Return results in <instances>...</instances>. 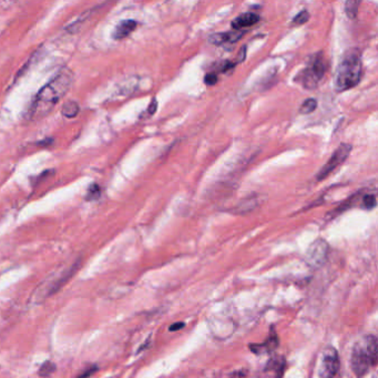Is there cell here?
<instances>
[{"mask_svg":"<svg viewBox=\"0 0 378 378\" xmlns=\"http://www.w3.org/2000/svg\"><path fill=\"white\" fill-rule=\"evenodd\" d=\"M183 326H185L183 323H177V324H174V325H172L171 328H170V331H177V330L183 328Z\"/></svg>","mask_w":378,"mask_h":378,"instance_id":"21","label":"cell"},{"mask_svg":"<svg viewBox=\"0 0 378 378\" xmlns=\"http://www.w3.org/2000/svg\"><path fill=\"white\" fill-rule=\"evenodd\" d=\"M339 354L333 348H328L323 354L322 364L319 370L321 378H333L339 372Z\"/></svg>","mask_w":378,"mask_h":378,"instance_id":"6","label":"cell"},{"mask_svg":"<svg viewBox=\"0 0 378 378\" xmlns=\"http://www.w3.org/2000/svg\"><path fill=\"white\" fill-rule=\"evenodd\" d=\"M350 152H352V146H350V144H348V143H343V144H341V146L335 150L333 155L330 158V160H328L325 166L321 169V171H319V174L316 176L317 181L325 180L337 167L341 166L342 163L345 162V160L348 159Z\"/></svg>","mask_w":378,"mask_h":378,"instance_id":"5","label":"cell"},{"mask_svg":"<svg viewBox=\"0 0 378 378\" xmlns=\"http://www.w3.org/2000/svg\"><path fill=\"white\" fill-rule=\"evenodd\" d=\"M328 245L325 241L319 240V241L314 242L308 249V261L314 264L323 263V261L325 260L326 255H328Z\"/></svg>","mask_w":378,"mask_h":378,"instance_id":"8","label":"cell"},{"mask_svg":"<svg viewBox=\"0 0 378 378\" xmlns=\"http://www.w3.org/2000/svg\"><path fill=\"white\" fill-rule=\"evenodd\" d=\"M324 75H325V62L323 60L322 55H316L308 62L305 69L301 73L299 82L306 89H314L317 87V84L322 80Z\"/></svg>","mask_w":378,"mask_h":378,"instance_id":"4","label":"cell"},{"mask_svg":"<svg viewBox=\"0 0 378 378\" xmlns=\"http://www.w3.org/2000/svg\"><path fill=\"white\" fill-rule=\"evenodd\" d=\"M377 359V342L374 337H367L356 345L352 353V367L356 375L366 374L370 366L375 364Z\"/></svg>","mask_w":378,"mask_h":378,"instance_id":"3","label":"cell"},{"mask_svg":"<svg viewBox=\"0 0 378 378\" xmlns=\"http://www.w3.org/2000/svg\"><path fill=\"white\" fill-rule=\"evenodd\" d=\"M242 35H243V32H225V34L212 35L209 38V41L216 46L223 45L225 42L233 44V42L238 41L241 38Z\"/></svg>","mask_w":378,"mask_h":378,"instance_id":"11","label":"cell"},{"mask_svg":"<svg viewBox=\"0 0 378 378\" xmlns=\"http://www.w3.org/2000/svg\"><path fill=\"white\" fill-rule=\"evenodd\" d=\"M317 106V101L315 99L311 98L303 102L302 106L300 108V113L302 115H308L315 111Z\"/></svg>","mask_w":378,"mask_h":378,"instance_id":"14","label":"cell"},{"mask_svg":"<svg viewBox=\"0 0 378 378\" xmlns=\"http://www.w3.org/2000/svg\"><path fill=\"white\" fill-rule=\"evenodd\" d=\"M205 82L207 86H214L218 82V76L216 73H207L205 78Z\"/></svg>","mask_w":378,"mask_h":378,"instance_id":"19","label":"cell"},{"mask_svg":"<svg viewBox=\"0 0 378 378\" xmlns=\"http://www.w3.org/2000/svg\"><path fill=\"white\" fill-rule=\"evenodd\" d=\"M80 111V106L75 101H67L62 108V113L66 118H75Z\"/></svg>","mask_w":378,"mask_h":378,"instance_id":"12","label":"cell"},{"mask_svg":"<svg viewBox=\"0 0 378 378\" xmlns=\"http://www.w3.org/2000/svg\"><path fill=\"white\" fill-rule=\"evenodd\" d=\"M359 5H361V3L355 1V0H350V1L345 3V12H346L350 19H354L356 17V15L359 12Z\"/></svg>","mask_w":378,"mask_h":378,"instance_id":"13","label":"cell"},{"mask_svg":"<svg viewBox=\"0 0 378 378\" xmlns=\"http://www.w3.org/2000/svg\"><path fill=\"white\" fill-rule=\"evenodd\" d=\"M157 106H158L157 100H155V99H153V100H152L151 104H150V106H149L148 108L149 115H153V113H155V111H157Z\"/></svg>","mask_w":378,"mask_h":378,"instance_id":"20","label":"cell"},{"mask_svg":"<svg viewBox=\"0 0 378 378\" xmlns=\"http://www.w3.org/2000/svg\"><path fill=\"white\" fill-rule=\"evenodd\" d=\"M260 17L258 15L253 14V12H247V14L241 15L238 18L233 20L232 27L234 29L245 28V27H251V26L255 25L258 23Z\"/></svg>","mask_w":378,"mask_h":378,"instance_id":"10","label":"cell"},{"mask_svg":"<svg viewBox=\"0 0 378 378\" xmlns=\"http://www.w3.org/2000/svg\"><path fill=\"white\" fill-rule=\"evenodd\" d=\"M244 51H247V48L245 47L242 48V50L240 51V53H241V55H240V58H238V60H240V62H242V60H244V58H245V55H244Z\"/></svg>","mask_w":378,"mask_h":378,"instance_id":"22","label":"cell"},{"mask_svg":"<svg viewBox=\"0 0 378 378\" xmlns=\"http://www.w3.org/2000/svg\"><path fill=\"white\" fill-rule=\"evenodd\" d=\"M101 189L99 185H93L90 187L89 190L87 192L88 200H95L100 198Z\"/></svg>","mask_w":378,"mask_h":378,"instance_id":"17","label":"cell"},{"mask_svg":"<svg viewBox=\"0 0 378 378\" xmlns=\"http://www.w3.org/2000/svg\"><path fill=\"white\" fill-rule=\"evenodd\" d=\"M361 78V53L357 49H350L345 53L342 62L337 67L334 88L339 93L356 87Z\"/></svg>","mask_w":378,"mask_h":378,"instance_id":"2","label":"cell"},{"mask_svg":"<svg viewBox=\"0 0 378 378\" xmlns=\"http://www.w3.org/2000/svg\"><path fill=\"white\" fill-rule=\"evenodd\" d=\"M137 25V21H135V20L129 19L121 21L120 23L115 26V30L113 32V38L117 40L124 39L135 30Z\"/></svg>","mask_w":378,"mask_h":378,"instance_id":"9","label":"cell"},{"mask_svg":"<svg viewBox=\"0 0 378 378\" xmlns=\"http://www.w3.org/2000/svg\"><path fill=\"white\" fill-rule=\"evenodd\" d=\"M69 276L70 275H65L64 273L62 275H53V278H47L35 292L34 297L36 301L39 299H47L48 296L53 295L64 284V282L69 278Z\"/></svg>","mask_w":378,"mask_h":378,"instance_id":"7","label":"cell"},{"mask_svg":"<svg viewBox=\"0 0 378 378\" xmlns=\"http://www.w3.org/2000/svg\"><path fill=\"white\" fill-rule=\"evenodd\" d=\"M377 205V200H376V196L374 194H366V196L363 198V207L366 209V210H372L374 207Z\"/></svg>","mask_w":378,"mask_h":378,"instance_id":"15","label":"cell"},{"mask_svg":"<svg viewBox=\"0 0 378 378\" xmlns=\"http://www.w3.org/2000/svg\"><path fill=\"white\" fill-rule=\"evenodd\" d=\"M56 366L51 363V361H47L45 364L42 365L41 368H40V375L41 376H49L51 372H53Z\"/></svg>","mask_w":378,"mask_h":378,"instance_id":"18","label":"cell"},{"mask_svg":"<svg viewBox=\"0 0 378 378\" xmlns=\"http://www.w3.org/2000/svg\"><path fill=\"white\" fill-rule=\"evenodd\" d=\"M73 84V73L65 68L37 93L28 111L29 120H40L53 111Z\"/></svg>","mask_w":378,"mask_h":378,"instance_id":"1","label":"cell"},{"mask_svg":"<svg viewBox=\"0 0 378 378\" xmlns=\"http://www.w3.org/2000/svg\"><path fill=\"white\" fill-rule=\"evenodd\" d=\"M308 19H310V14H308V10H302L300 14L295 16L293 23H295V25H304V23H308Z\"/></svg>","mask_w":378,"mask_h":378,"instance_id":"16","label":"cell"}]
</instances>
